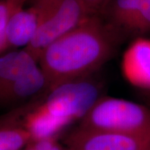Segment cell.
Returning <instances> with one entry per match:
<instances>
[{
  "label": "cell",
  "instance_id": "cell-11",
  "mask_svg": "<svg viewBox=\"0 0 150 150\" xmlns=\"http://www.w3.org/2000/svg\"><path fill=\"white\" fill-rule=\"evenodd\" d=\"M32 136L12 114L0 118V150H23Z\"/></svg>",
  "mask_w": 150,
  "mask_h": 150
},
{
  "label": "cell",
  "instance_id": "cell-17",
  "mask_svg": "<svg viewBox=\"0 0 150 150\" xmlns=\"http://www.w3.org/2000/svg\"><path fill=\"white\" fill-rule=\"evenodd\" d=\"M34 1H35V0H34Z\"/></svg>",
  "mask_w": 150,
  "mask_h": 150
},
{
  "label": "cell",
  "instance_id": "cell-3",
  "mask_svg": "<svg viewBox=\"0 0 150 150\" xmlns=\"http://www.w3.org/2000/svg\"><path fill=\"white\" fill-rule=\"evenodd\" d=\"M79 127L150 136V108L127 99L103 96L80 121Z\"/></svg>",
  "mask_w": 150,
  "mask_h": 150
},
{
  "label": "cell",
  "instance_id": "cell-14",
  "mask_svg": "<svg viewBox=\"0 0 150 150\" xmlns=\"http://www.w3.org/2000/svg\"><path fill=\"white\" fill-rule=\"evenodd\" d=\"M91 16H101L111 0H80Z\"/></svg>",
  "mask_w": 150,
  "mask_h": 150
},
{
  "label": "cell",
  "instance_id": "cell-15",
  "mask_svg": "<svg viewBox=\"0 0 150 150\" xmlns=\"http://www.w3.org/2000/svg\"><path fill=\"white\" fill-rule=\"evenodd\" d=\"M146 94L147 95V97H149V100H150V91H148V92H146Z\"/></svg>",
  "mask_w": 150,
  "mask_h": 150
},
{
  "label": "cell",
  "instance_id": "cell-16",
  "mask_svg": "<svg viewBox=\"0 0 150 150\" xmlns=\"http://www.w3.org/2000/svg\"><path fill=\"white\" fill-rule=\"evenodd\" d=\"M67 150H74V149H70V148H68V147H67Z\"/></svg>",
  "mask_w": 150,
  "mask_h": 150
},
{
  "label": "cell",
  "instance_id": "cell-10",
  "mask_svg": "<svg viewBox=\"0 0 150 150\" xmlns=\"http://www.w3.org/2000/svg\"><path fill=\"white\" fill-rule=\"evenodd\" d=\"M37 63L24 49L0 56V92L32 70Z\"/></svg>",
  "mask_w": 150,
  "mask_h": 150
},
{
  "label": "cell",
  "instance_id": "cell-5",
  "mask_svg": "<svg viewBox=\"0 0 150 150\" xmlns=\"http://www.w3.org/2000/svg\"><path fill=\"white\" fill-rule=\"evenodd\" d=\"M101 16L122 40L150 35V0H111Z\"/></svg>",
  "mask_w": 150,
  "mask_h": 150
},
{
  "label": "cell",
  "instance_id": "cell-4",
  "mask_svg": "<svg viewBox=\"0 0 150 150\" xmlns=\"http://www.w3.org/2000/svg\"><path fill=\"white\" fill-rule=\"evenodd\" d=\"M40 22L33 40L24 50L38 63L52 42L91 16L80 0H35Z\"/></svg>",
  "mask_w": 150,
  "mask_h": 150
},
{
  "label": "cell",
  "instance_id": "cell-9",
  "mask_svg": "<svg viewBox=\"0 0 150 150\" xmlns=\"http://www.w3.org/2000/svg\"><path fill=\"white\" fill-rule=\"evenodd\" d=\"M47 91V81L40 66L24 75L0 92V104H13L23 102Z\"/></svg>",
  "mask_w": 150,
  "mask_h": 150
},
{
  "label": "cell",
  "instance_id": "cell-1",
  "mask_svg": "<svg viewBox=\"0 0 150 150\" xmlns=\"http://www.w3.org/2000/svg\"><path fill=\"white\" fill-rule=\"evenodd\" d=\"M122 40L102 16H89L41 55L38 63L46 78V92L97 72L115 54Z\"/></svg>",
  "mask_w": 150,
  "mask_h": 150
},
{
  "label": "cell",
  "instance_id": "cell-13",
  "mask_svg": "<svg viewBox=\"0 0 150 150\" xmlns=\"http://www.w3.org/2000/svg\"><path fill=\"white\" fill-rule=\"evenodd\" d=\"M23 150H67L55 139H44L30 142Z\"/></svg>",
  "mask_w": 150,
  "mask_h": 150
},
{
  "label": "cell",
  "instance_id": "cell-7",
  "mask_svg": "<svg viewBox=\"0 0 150 150\" xmlns=\"http://www.w3.org/2000/svg\"><path fill=\"white\" fill-rule=\"evenodd\" d=\"M121 69L124 77L131 85L150 91V39L133 40L123 54Z\"/></svg>",
  "mask_w": 150,
  "mask_h": 150
},
{
  "label": "cell",
  "instance_id": "cell-12",
  "mask_svg": "<svg viewBox=\"0 0 150 150\" xmlns=\"http://www.w3.org/2000/svg\"><path fill=\"white\" fill-rule=\"evenodd\" d=\"M26 0H0V56L8 49L7 27L11 15L17 7L24 6Z\"/></svg>",
  "mask_w": 150,
  "mask_h": 150
},
{
  "label": "cell",
  "instance_id": "cell-6",
  "mask_svg": "<svg viewBox=\"0 0 150 150\" xmlns=\"http://www.w3.org/2000/svg\"><path fill=\"white\" fill-rule=\"evenodd\" d=\"M74 150H150V136L92 130L78 127L65 140Z\"/></svg>",
  "mask_w": 150,
  "mask_h": 150
},
{
  "label": "cell",
  "instance_id": "cell-8",
  "mask_svg": "<svg viewBox=\"0 0 150 150\" xmlns=\"http://www.w3.org/2000/svg\"><path fill=\"white\" fill-rule=\"evenodd\" d=\"M40 21V12L35 4L29 8H23V6L15 8L7 27L9 47H27L33 40Z\"/></svg>",
  "mask_w": 150,
  "mask_h": 150
},
{
  "label": "cell",
  "instance_id": "cell-2",
  "mask_svg": "<svg viewBox=\"0 0 150 150\" xmlns=\"http://www.w3.org/2000/svg\"><path fill=\"white\" fill-rule=\"evenodd\" d=\"M103 91L104 83L95 73L60 84L46 92L45 97L26 113L21 125L33 140L56 138L71 123L81 120L104 96Z\"/></svg>",
  "mask_w": 150,
  "mask_h": 150
}]
</instances>
